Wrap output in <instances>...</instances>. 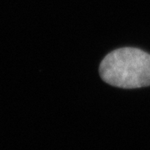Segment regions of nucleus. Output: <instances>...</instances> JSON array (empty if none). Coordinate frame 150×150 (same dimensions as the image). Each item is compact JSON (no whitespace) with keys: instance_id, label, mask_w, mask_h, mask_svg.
I'll return each instance as SVG.
<instances>
[{"instance_id":"obj_1","label":"nucleus","mask_w":150,"mask_h":150,"mask_svg":"<svg viewBox=\"0 0 150 150\" xmlns=\"http://www.w3.org/2000/svg\"><path fill=\"white\" fill-rule=\"evenodd\" d=\"M99 74L105 83L121 88L150 86V54L130 47L113 50L103 59Z\"/></svg>"}]
</instances>
